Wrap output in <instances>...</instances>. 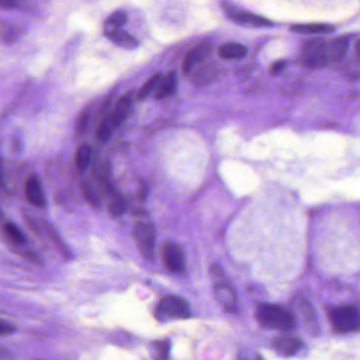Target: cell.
I'll return each mask as SVG.
<instances>
[{
    "label": "cell",
    "mask_w": 360,
    "mask_h": 360,
    "mask_svg": "<svg viewBox=\"0 0 360 360\" xmlns=\"http://www.w3.org/2000/svg\"><path fill=\"white\" fill-rule=\"evenodd\" d=\"M349 47L345 37L335 39H314L304 43L299 55V62L304 67L324 68L345 57Z\"/></svg>",
    "instance_id": "1"
},
{
    "label": "cell",
    "mask_w": 360,
    "mask_h": 360,
    "mask_svg": "<svg viewBox=\"0 0 360 360\" xmlns=\"http://www.w3.org/2000/svg\"><path fill=\"white\" fill-rule=\"evenodd\" d=\"M256 318L264 328L280 332H289L296 326L293 314L277 304H260L257 308Z\"/></svg>",
    "instance_id": "2"
},
{
    "label": "cell",
    "mask_w": 360,
    "mask_h": 360,
    "mask_svg": "<svg viewBox=\"0 0 360 360\" xmlns=\"http://www.w3.org/2000/svg\"><path fill=\"white\" fill-rule=\"evenodd\" d=\"M328 317L333 331L340 334L360 331V311L353 305L331 306Z\"/></svg>",
    "instance_id": "3"
},
{
    "label": "cell",
    "mask_w": 360,
    "mask_h": 360,
    "mask_svg": "<svg viewBox=\"0 0 360 360\" xmlns=\"http://www.w3.org/2000/svg\"><path fill=\"white\" fill-rule=\"evenodd\" d=\"M213 281H214L215 294L217 299L222 304L225 311L236 314L238 312V299L235 289L225 278L224 272L218 264H214L210 268Z\"/></svg>",
    "instance_id": "4"
},
{
    "label": "cell",
    "mask_w": 360,
    "mask_h": 360,
    "mask_svg": "<svg viewBox=\"0 0 360 360\" xmlns=\"http://www.w3.org/2000/svg\"><path fill=\"white\" fill-rule=\"evenodd\" d=\"M192 316L189 304L179 296L163 298L156 308V317L164 319H186Z\"/></svg>",
    "instance_id": "5"
},
{
    "label": "cell",
    "mask_w": 360,
    "mask_h": 360,
    "mask_svg": "<svg viewBox=\"0 0 360 360\" xmlns=\"http://www.w3.org/2000/svg\"><path fill=\"white\" fill-rule=\"evenodd\" d=\"M134 238L141 254L146 260L154 258V245H156V229L149 223H136L134 229Z\"/></svg>",
    "instance_id": "6"
},
{
    "label": "cell",
    "mask_w": 360,
    "mask_h": 360,
    "mask_svg": "<svg viewBox=\"0 0 360 360\" xmlns=\"http://www.w3.org/2000/svg\"><path fill=\"white\" fill-rule=\"evenodd\" d=\"M162 260L167 270L171 273H182L185 270V254L178 244L167 242L163 246Z\"/></svg>",
    "instance_id": "7"
},
{
    "label": "cell",
    "mask_w": 360,
    "mask_h": 360,
    "mask_svg": "<svg viewBox=\"0 0 360 360\" xmlns=\"http://www.w3.org/2000/svg\"><path fill=\"white\" fill-rule=\"evenodd\" d=\"M227 15L233 22L240 24H246V26L258 27V28H264V27H272L273 22L262 16L256 15V14L248 13V12L241 11V10L236 9V8H226Z\"/></svg>",
    "instance_id": "8"
},
{
    "label": "cell",
    "mask_w": 360,
    "mask_h": 360,
    "mask_svg": "<svg viewBox=\"0 0 360 360\" xmlns=\"http://www.w3.org/2000/svg\"><path fill=\"white\" fill-rule=\"evenodd\" d=\"M212 51V43H201V45H196L194 49L190 50L188 55H186L185 59H184V73L189 74L198 64L202 63L203 61H205V59L210 57Z\"/></svg>",
    "instance_id": "9"
},
{
    "label": "cell",
    "mask_w": 360,
    "mask_h": 360,
    "mask_svg": "<svg viewBox=\"0 0 360 360\" xmlns=\"http://www.w3.org/2000/svg\"><path fill=\"white\" fill-rule=\"evenodd\" d=\"M301 345L302 343L299 339L289 336V335H281V336L273 339L272 341V347L275 352L285 357L295 355L299 351Z\"/></svg>",
    "instance_id": "10"
},
{
    "label": "cell",
    "mask_w": 360,
    "mask_h": 360,
    "mask_svg": "<svg viewBox=\"0 0 360 360\" xmlns=\"http://www.w3.org/2000/svg\"><path fill=\"white\" fill-rule=\"evenodd\" d=\"M132 99H134V94H132V91H130V92L125 93V94L117 101L115 106L113 107L108 117L115 127L122 125V124L125 122L126 117H127L128 113H129L130 108H131Z\"/></svg>",
    "instance_id": "11"
},
{
    "label": "cell",
    "mask_w": 360,
    "mask_h": 360,
    "mask_svg": "<svg viewBox=\"0 0 360 360\" xmlns=\"http://www.w3.org/2000/svg\"><path fill=\"white\" fill-rule=\"evenodd\" d=\"M26 196L29 202L38 208H45V198L41 183L36 175H31L26 183Z\"/></svg>",
    "instance_id": "12"
},
{
    "label": "cell",
    "mask_w": 360,
    "mask_h": 360,
    "mask_svg": "<svg viewBox=\"0 0 360 360\" xmlns=\"http://www.w3.org/2000/svg\"><path fill=\"white\" fill-rule=\"evenodd\" d=\"M178 80L175 72H169L161 78L154 93V99H164L171 96L177 90Z\"/></svg>",
    "instance_id": "13"
},
{
    "label": "cell",
    "mask_w": 360,
    "mask_h": 360,
    "mask_svg": "<svg viewBox=\"0 0 360 360\" xmlns=\"http://www.w3.org/2000/svg\"><path fill=\"white\" fill-rule=\"evenodd\" d=\"M105 35L113 43H117V45L124 48V49L134 50L138 45V41L122 28L105 32Z\"/></svg>",
    "instance_id": "14"
},
{
    "label": "cell",
    "mask_w": 360,
    "mask_h": 360,
    "mask_svg": "<svg viewBox=\"0 0 360 360\" xmlns=\"http://www.w3.org/2000/svg\"><path fill=\"white\" fill-rule=\"evenodd\" d=\"M291 31L297 34H331L334 32V27L326 24H294L291 27Z\"/></svg>",
    "instance_id": "15"
},
{
    "label": "cell",
    "mask_w": 360,
    "mask_h": 360,
    "mask_svg": "<svg viewBox=\"0 0 360 360\" xmlns=\"http://www.w3.org/2000/svg\"><path fill=\"white\" fill-rule=\"evenodd\" d=\"M247 55V49L239 43H227L219 49V57L226 61L241 59Z\"/></svg>",
    "instance_id": "16"
},
{
    "label": "cell",
    "mask_w": 360,
    "mask_h": 360,
    "mask_svg": "<svg viewBox=\"0 0 360 360\" xmlns=\"http://www.w3.org/2000/svg\"><path fill=\"white\" fill-rule=\"evenodd\" d=\"M108 199V210L113 216H121L126 212L127 208V202L125 198L117 192V189L111 190L110 192L106 194Z\"/></svg>",
    "instance_id": "17"
},
{
    "label": "cell",
    "mask_w": 360,
    "mask_h": 360,
    "mask_svg": "<svg viewBox=\"0 0 360 360\" xmlns=\"http://www.w3.org/2000/svg\"><path fill=\"white\" fill-rule=\"evenodd\" d=\"M3 235L7 237L8 241L15 244V245H24V242H26V238H24V233L20 231V227L15 223L11 222V221H8V222L3 224Z\"/></svg>",
    "instance_id": "18"
},
{
    "label": "cell",
    "mask_w": 360,
    "mask_h": 360,
    "mask_svg": "<svg viewBox=\"0 0 360 360\" xmlns=\"http://www.w3.org/2000/svg\"><path fill=\"white\" fill-rule=\"evenodd\" d=\"M91 156H92V148L90 145H82L80 147L75 158L76 168L80 173L86 171L90 163Z\"/></svg>",
    "instance_id": "19"
},
{
    "label": "cell",
    "mask_w": 360,
    "mask_h": 360,
    "mask_svg": "<svg viewBox=\"0 0 360 360\" xmlns=\"http://www.w3.org/2000/svg\"><path fill=\"white\" fill-rule=\"evenodd\" d=\"M82 194L84 196L85 200L90 205L91 208H95V210L101 208V199H99V194H97L93 186L88 181L82 182Z\"/></svg>",
    "instance_id": "20"
},
{
    "label": "cell",
    "mask_w": 360,
    "mask_h": 360,
    "mask_svg": "<svg viewBox=\"0 0 360 360\" xmlns=\"http://www.w3.org/2000/svg\"><path fill=\"white\" fill-rule=\"evenodd\" d=\"M162 78L163 74L161 73V72H158V73L151 76V78H149L144 85H143L140 91H138V99H146V97H148L149 95L152 93L153 90H156L157 87H158L159 82H160L161 78Z\"/></svg>",
    "instance_id": "21"
},
{
    "label": "cell",
    "mask_w": 360,
    "mask_h": 360,
    "mask_svg": "<svg viewBox=\"0 0 360 360\" xmlns=\"http://www.w3.org/2000/svg\"><path fill=\"white\" fill-rule=\"evenodd\" d=\"M127 22V15L125 12L117 11L110 16L105 22V32L115 30V29H121Z\"/></svg>",
    "instance_id": "22"
},
{
    "label": "cell",
    "mask_w": 360,
    "mask_h": 360,
    "mask_svg": "<svg viewBox=\"0 0 360 360\" xmlns=\"http://www.w3.org/2000/svg\"><path fill=\"white\" fill-rule=\"evenodd\" d=\"M113 128H115V126L113 125L109 117L104 119V121L101 122V125L97 128L96 136L99 142H107L110 138L111 134H113Z\"/></svg>",
    "instance_id": "23"
},
{
    "label": "cell",
    "mask_w": 360,
    "mask_h": 360,
    "mask_svg": "<svg viewBox=\"0 0 360 360\" xmlns=\"http://www.w3.org/2000/svg\"><path fill=\"white\" fill-rule=\"evenodd\" d=\"M297 308L301 312L303 319L308 324H311L312 322L315 320V314H314L313 308H311V305L305 299L300 297L299 300H297Z\"/></svg>",
    "instance_id": "24"
},
{
    "label": "cell",
    "mask_w": 360,
    "mask_h": 360,
    "mask_svg": "<svg viewBox=\"0 0 360 360\" xmlns=\"http://www.w3.org/2000/svg\"><path fill=\"white\" fill-rule=\"evenodd\" d=\"M91 113L89 109L82 111V115L78 117V124H76V131L78 134H82L86 131L88 128L89 122H90Z\"/></svg>",
    "instance_id": "25"
},
{
    "label": "cell",
    "mask_w": 360,
    "mask_h": 360,
    "mask_svg": "<svg viewBox=\"0 0 360 360\" xmlns=\"http://www.w3.org/2000/svg\"><path fill=\"white\" fill-rule=\"evenodd\" d=\"M154 347H157V352H158L160 357L167 358L169 351L168 341H159V343H154Z\"/></svg>",
    "instance_id": "26"
},
{
    "label": "cell",
    "mask_w": 360,
    "mask_h": 360,
    "mask_svg": "<svg viewBox=\"0 0 360 360\" xmlns=\"http://www.w3.org/2000/svg\"><path fill=\"white\" fill-rule=\"evenodd\" d=\"M15 326L10 322H6V320H1V324H0V333L3 336H7V335L12 334L15 332Z\"/></svg>",
    "instance_id": "27"
},
{
    "label": "cell",
    "mask_w": 360,
    "mask_h": 360,
    "mask_svg": "<svg viewBox=\"0 0 360 360\" xmlns=\"http://www.w3.org/2000/svg\"><path fill=\"white\" fill-rule=\"evenodd\" d=\"M285 68H287V63L285 61L276 62L271 66L270 72L272 74H278L279 72L283 71Z\"/></svg>",
    "instance_id": "28"
},
{
    "label": "cell",
    "mask_w": 360,
    "mask_h": 360,
    "mask_svg": "<svg viewBox=\"0 0 360 360\" xmlns=\"http://www.w3.org/2000/svg\"><path fill=\"white\" fill-rule=\"evenodd\" d=\"M3 9H13L17 8L22 0H0Z\"/></svg>",
    "instance_id": "29"
},
{
    "label": "cell",
    "mask_w": 360,
    "mask_h": 360,
    "mask_svg": "<svg viewBox=\"0 0 360 360\" xmlns=\"http://www.w3.org/2000/svg\"><path fill=\"white\" fill-rule=\"evenodd\" d=\"M355 52L357 55V57L360 59V39L359 41H356L355 43Z\"/></svg>",
    "instance_id": "30"
}]
</instances>
